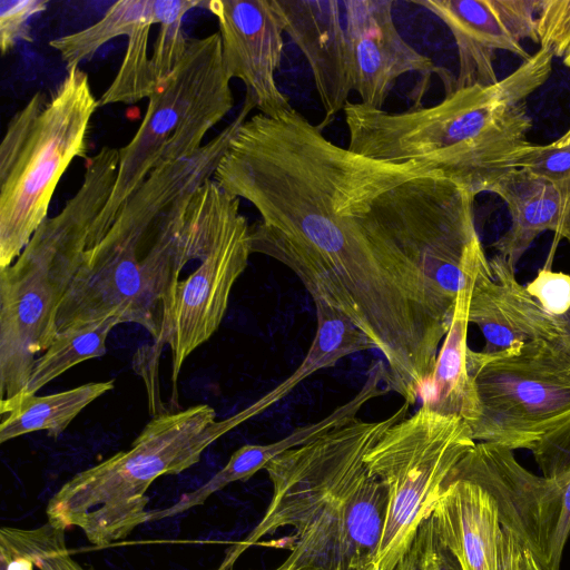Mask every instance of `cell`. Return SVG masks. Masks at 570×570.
<instances>
[{"label": "cell", "instance_id": "cell-12", "mask_svg": "<svg viewBox=\"0 0 570 570\" xmlns=\"http://www.w3.org/2000/svg\"><path fill=\"white\" fill-rule=\"evenodd\" d=\"M239 204L238 197L220 189L209 245L196 269L175 286L156 341L158 348L170 346L175 383L186 358L219 327L232 288L253 254L250 225Z\"/></svg>", "mask_w": 570, "mask_h": 570}, {"label": "cell", "instance_id": "cell-9", "mask_svg": "<svg viewBox=\"0 0 570 570\" xmlns=\"http://www.w3.org/2000/svg\"><path fill=\"white\" fill-rule=\"evenodd\" d=\"M475 445L462 417L421 406L393 424L365 455L389 505L375 570H393L428 518L460 460Z\"/></svg>", "mask_w": 570, "mask_h": 570}, {"label": "cell", "instance_id": "cell-30", "mask_svg": "<svg viewBox=\"0 0 570 570\" xmlns=\"http://www.w3.org/2000/svg\"><path fill=\"white\" fill-rule=\"evenodd\" d=\"M512 164L552 183L570 184V130L548 145H527Z\"/></svg>", "mask_w": 570, "mask_h": 570}, {"label": "cell", "instance_id": "cell-15", "mask_svg": "<svg viewBox=\"0 0 570 570\" xmlns=\"http://www.w3.org/2000/svg\"><path fill=\"white\" fill-rule=\"evenodd\" d=\"M218 21L223 60L230 78L240 79L245 98L265 116L291 108L276 83L284 50V26L272 0H210Z\"/></svg>", "mask_w": 570, "mask_h": 570}, {"label": "cell", "instance_id": "cell-21", "mask_svg": "<svg viewBox=\"0 0 570 570\" xmlns=\"http://www.w3.org/2000/svg\"><path fill=\"white\" fill-rule=\"evenodd\" d=\"M476 275V274H475ZM474 277L460 289L433 372L420 397L422 406L456 415L470 426L480 416V405L466 367L469 306Z\"/></svg>", "mask_w": 570, "mask_h": 570}, {"label": "cell", "instance_id": "cell-31", "mask_svg": "<svg viewBox=\"0 0 570 570\" xmlns=\"http://www.w3.org/2000/svg\"><path fill=\"white\" fill-rule=\"evenodd\" d=\"M537 35L540 48L563 57L570 47V0H540Z\"/></svg>", "mask_w": 570, "mask_h": 570}, {"label": "cell", "instance_id": "cell-26", "mask_svg": "<svg viewBox=\"0 0 570 570\" xmlns=\"http://www.w3.org/2000/svg\"><path fill=\"white\" fill-rule=\"evenodd\" d=\"M155 2V1H154ZM156 24L155 12L140 20L130 36L122 62L114 80L99 98V107L135 104L149 98L158 87L151 57L148 56L149 32Z\"/></svg>", "mask_w": 570, "mask_h": 570}, {"label": "cell", "instance_id": "cell-7", "mask_svg": "<svg viewBox=\"0 0 570 570\" xmlns=\"http://www.w3.org/2000/svg\"><path fill=\"white\" fill-rule=\"evenodd\" d=\"M230 80L219 32L188 39L183 59L158 83L136 134L119 149L116 181L88 243L106 233L122 204L155 168L187 159L203 148L207 132L234 107Z\"/></svg>", "mask_w": 570, "mask_h": 570}, {"label": "cell", "instance_id": "cell-22", "mask_svg": "<svg viewBox=\"0 0 570 570\" xmlns=\"http://www.w3.org/2000/svg\"><path fill=\"white\" fill-rule=\"evenodd\" d=\"M114 387L112 380L90 382L55 394L19 393L1 400L0 442L42 430L58 438L85 407Z\"/></svg>", "mask_w": 570, "mask_h": 570}, {"label": "cell", "instance_id": "cell-20", "mask_svg": "<svg viewBox=\"0 0 570 570\" xmlns=\"http://www.w3.org/2000/svg\"><path fill=\"white\" fill-rule=\"evenodd\" d=\"M507 205L511 225L492 247L517 265L533 240L544 232H554L557 238L570 243V185L539 177L525 169H513L492 188Z\"/></svg>", "mask_w": 570, "mask_h": 570}, {"label": "cell", "instance_id": "cell-27", "mask_svg": "<svg viewBox=\"0 0 570 570\" xmlns=\"http://www.w3.org/2000/svg\"><path fill=\"white\" fill-rule=\"evenodd\" d=\"M0 540L26 556L38 570H91L70 553L65 530L48 522L32 529L2 527Z\"/></svg>", "mask_w": 570, "mask_h": 570}, {"label": "cell", "instance_id": "cell-23", "mask_svg": "<svg viewBox=\"0 0 570 570\" xmlns=\"http://www.w3.org/2000/svg\"><path fill=\"white\" fill-rule=\"evenodd\" d=\"M386 380V365L383 361L374 362L366 374L360 391L347 402L336 407L325 417L303 425L285 438L269 444H245L229 458L227 465L237 481H247L279 454L306 444L320 436L350 423L357 417L361 409L371 400L389 391L381 386Z\"/></svg>", "mask_w": 570, "mask_h": 570}, {"label": "cell", "instance_id": "cell-14", "mask_svg": "<svg viewBox=\"0 0 570 570\" xmlns=\"http://www.w3.org/2000/svg\"><path fill=\"white\" fill-rule=\"evenodd\" d=\"M414 3L443 21L454 38L459 75L452 90L495 83L499 80L494 71L497 51H509L524 61L532 55L521 41L529 39L539 43L540 0H421Z\"/></svg>", "mask_w": 570, "mask_h": 570}, {"label": "cell", "instance_id": "cell-36", "mask_svg": "<svg viewBox=\"0 0 570 570\" xmlns=\"http://www.w3.org/2000/svg\"><path fill=\"white\" fill-rule=\"evenodd\" d=\"M520 570H543L542 567L534 560L533 556L527 551H522Z\"/></svg>", "mask_w": 570, "mask_h": 570}, {"label": "cell", "instance_id": "cell-39", "mask_svg": "<svg viewBox=\"0 0 570 570\" xmlns=\"http://www.w3.org/2000/svg\"><path fill=\"white\" fill-rule=\"evenodd\" d=\"M216 570H218V569H216ZM275 570H283V569L277 568V569H275Z\"/></svg>", "mask_w": 570, "mask_h": 570}, {"label": "cell", "instance_id": "cell-29", "mask_svg": "<svg viewBox=\"0 0 570 570\" xmlns=\"http://www.w3.org/2000/svg\"><path fill=\"white\" fill-rule=\"evenodd\" d=\"M393 570H463L448 547L432 513L419 525L410 546Z\"/></svg>", "mask_w": 570, "mask_h": 570}, {"label": "cell", "instance_id": "cell-8", "mask_svg": "<svg viewBox=\"0 0 570 570\" xmlns=\"http://www.w3.org/2000/svg\"><path fill=\"white\" fill-rule=\"evenodd\" d=\"M466 367L480 405L471 438L510 450L532 448L570 422V334L498 352L468 350Z\"/></svg>", "mask_w": 570, "mask_h": 570}, {"label": "cell", "instance_id": "cell-6", "mask_svg": "<svg viewBox=\"0 0 570 570\" xmlns=\"http://www.w3.org/2000/svg\"><path fill=\"white\" fill-rule=\"evenodd\" d=\"M119 149L102 146L87 159L83 179L62 210L47 217L8 267L0 268V350L31 362L57 332L55 316L90 228L117 177Z\"/></svg>", "mask_w": 570, "mask_h": 570}, {"label": "cell", "instance_id": "cell-10", "mask_svg": "<svg viewBox=\"0 0 570 570\" xmlns=\"http://www.w3.org/2000/svg\"><path fill=\"white\" fill-rule=\"evenodd\" d=\"M403 403L380 421L355 419L306 444L291 449L267 463L273 485L267 509L249 534L233 544L218 570H230L248 548L277 530L299 531L326 504L345 493L367 470L365 455L395 423L407 416Z\"/></svg>", "mask_w": 570, "mask_h": 570}, {"label": "cell", "instance_id": "cell-38", "mask_svg": "<svg viewBox=\"0 0 570 570\" xmlns=\"http://www.w3.org/2000/svg\"><path fill=\"white\" fill-rule=\"evenodd\" d=\"M562 317L566 322L567 330L570 333V311L567 314H564Z\"/></svg>", "mask_w": 570, "mask_h": 570}, {"label": "cell", "instance_id": "cell-2", "mask_svg": "<svg viewBox=\"0 0 570 570\" xmlns=\"http://www.w3.org/2000/svg\"><path fill=\"white\" fill-rule=\"evenodd\" d=\"M247 117L240 110L197 154L155 168L106 233L87 243L57 306V333L115 316L159 338L180 274L202 258L215 227L212 203L193 195Z\"/></svg>", "mask_w": 570, "mask_h": 570}, {"label": "cell", "instance_id": "cell-28", "mask_svg": "<svg viewBox=\"0 0 570 570\" xmlns=\"http://www.w3.org/2000/svg\"><path fill=\"white\" fill-rule=\"evenodd\" d=\"M202 4L204 2L199 0H155L154 12L159 30L151 62L158 83L173 72L186 52L188 39L183 32L184 16Z\"/></svg>", "mask_w": 570, "mask_h": 570}, {"label": "cell", "instance_id": "cell-5", "mask_svg": "<svg viewBox=\"0 0 570 570\" xmlns=\"http://www.w3.org/2000/svg\"><path fill=\"white\" fill-rule=\"evenodd\" d=\"M98 107L88 75L76 67L50 97L37 91L8 122L0 146V268L19 257L47 218L71 161L87 158Z\"/></svg>", "mask_w": 570, "mask_h": 570}, {"label": "cell", "instance_id": "cell-37", "mask_svg": "<svg viewBox=\"0 0 570 570\" xmlns=\"http://www.w3.org/2000/svg\"><path fill=\"white\" fill-rule=\"evenodd\" d=\"M562 61L563 63L570 68V47L568 48V50L566 51V53L563 55L562 57Z\"/></svg>", "mask_w": 570, "mask_h": 570}, {"label": "cell", "instance_id": "cell-35", "mask_svg": "<svg viewBox=\"0 0 570 570\" xmlns=\"http://www.w3.org/2000/svg\"><path fill=\"white\" fill-rule=\"evenodd\" d=\"M36 567L26 556L12 546L0 542V570H35Z\"/></svg>", "mask_w": 570, "mask_h": 570}, {"label": "cell", "instance_id": "cell-18", "mask_svg": "<svg viewBox=\"0 0 570 570\" xmlns=\"http://www.w3.org/2000/svg\"><path fill=\"white\" fill-rule=\"evenodd\" d=\"M469 323L483 334V352L569 333L563 317L546 312L499 254L484 262L474 276Z\"/></svg>", "mask_w": 570, "mask_h": 570}, {"label": "cell", "instance_id": "cell-33", "mask_svg": "<svg viewBox=\"0 0 570 570\" xmlns=\"http://www.w3.org/2000/svg\"><path fill=\"white\" fill-rule=\"evenodd\" d=\"M531 451L543 476L570 482V422L544 435Z\"/></svg>", "mask_w": 570, "mask_h": 570}, {"label": "cell", "instance_id": "cell-40", "mask_svg": "<svg viewBox=\"0 0 570 570\" xmlns=\"http://www.w3.org/2000/svg\"><path fill=\"white\" fill-rule=\"evenodd\" d=\"M570 130V129H569Z\"/></svg>", "mask_w": 570, "mask_h": 570}, {"label": "cell", "instance_id": "cell-32", "mask_svg": "<svg viewBox=\"0 0 570 570\" xmlns=\"http://www.w3.org/2000/svg\"><path fill=\"white\" fill-rule=\"evenodd\" d=\"M46 0L0 1V47L7 53L18 41H31L29 20L47 9Z\"/></svg>", "mask_w": 570, "mask_h": 570}, {"label": "cell", "instance_id": "cell-17", "mask_svg": "<svg viewBox=\"0 0 570 570\" xmlns=\"http://www.w3.org/2000/svg\"><path fill=\"white\" fill-rule=\"evenodd\" d=\"M284 32L312 70L323 109L321 129L344 109L353 91V71L343 1L272 0Z\"/></svg>", "mask_w": 570, "mask_h": 570}, {"label": "cell", "instance_id": "cell-4", "mask_svg": "<svg viewBox=\"0 0 570 570\" xmlns=\"http://www.w3.org/2000/svg\"><path fill=\"white\" fill-rule=\"evenodd\" d=\"M244 422L242 411L216 420L207 404L156 415L129 449L65 482L47 504V522L65 531L78 528L98 548L127 539L147 523L146 493L154 481L191 468L209 445Z\"/></svg>", "mask_w": 570, "mask_h": 570}, {"label": "cell", "instance_id": "cell-3", "mask_svg": "<svg viewBox=\"0 0 570 570\" xmlns=\"http://www.w3.org/2000/svg\"><path fill=\"white\" fill-rule=\"evenodd\" d=\"M553 58L540 48L495 83L452 90L430 107L389 112L348 101L343 109L347 148L379 160L428 166L474 196L491 193L514 169L515 154L531 144L527 102L550 77Z\"/></svg>", "mask_w": 570, "mask_h": 570}, {"label": "cell", "instance_id": "cell-24", "mask_svg": "<svg viewBox=\"0 0 570 570\" xmlns=\"http://www.w3.org/2000/svg\"><path fill=\"white\" fill-rule=\"evenodd\" d=\"M119 324H121L120 321L111 316L57 333L49 347L36 360L32 372L20 393L36 394L72 366L105 355L107 337Z\"/></svg>", "mask_w": 570, "mask_h": 570}, {"label": "cell", "instance_id": "cell-16", "mask_svg": "<svg viewBox=\"0 0 570 570\" xmlns=\"http://www.w3.org/2000/svg\"><path fill=\"white\" fill-rule=\"evenodd\" d=\"M343 6L353 91L362 105L383 109L396 80L405 73H444L401 36L392 0H343Z\"/></svg>", "mask_w": 570, "mask_h": 570}, {"label": "cell", "instance_id": "cell-11", "mask_svg": "<svg viewBox=\"0 0 570 570\" xmlns=\"http://www.w3.org/2000/svg\"><path fill=\"white\" fill-rule=\"evenodd\" d=\"M458 480L475 483L491 495L502 527L543 570H560L570 537V497L559 481L530 472L512 450L489 442H475L445 487Z\"/></svg>", "mask_w": 570, "mask_h": 570}, {"label": "cell", "instance_id": "cell-13", "mask_svg": "<svg viewBox=\"0 0 570 570\" xmlns=\"http://www.w3.org/2000/svg\"><path fill=\"white\" fill-rule=\"evenodd\" d=\"M389 505L384 483L366 470L295 532L283 570H375Z\"/></svg>", "mask_w": 570, "mask_h": 570}, {"label": "cell", "instance_id": "cell-1", "mask_svg": "<svg viewBox=\"0 0 570 570\" xmlns=\"http://www.w3.org/2000/svg\"><path fill=\"white\" fill-rule=\"evenodd\" d=\"M430 175L440 174L343 148L291 107L246 119L213 179L259 213L250 225L252 252L283 264L348 242L360 233L356 217L379 194Z\"/></svg>", "mask_w": 570, "mask_h": 570}, {"label": "cell", "instance_id": "cell-19", "mask_svg": "<svg viewBox=\"0 0 570 570\" xmlns=\"http://www.w3.org/2000/svg\"><path fill=\"white\" fill-rule=\"evenodd\" d=\"M432 515L463 570H520L523 549L502 527L494 500L480 485L449 483Z\"/></svg>", "mask_w": 570, "mask_h": 570}, {"label": "cell", "instance_id": "cell-34", "mask_svg": "<svg viewBox=\"0 0 570 570\" xmlns=\"http://www.w3.org/2000/svg\"><path fill=\"white\" fill-rule=\"evenodd\" d=\"M525 288L549 314L563 316L570 311V275L552 271L550 261Z\"/></svg>", "mask_w": 570, "mask_h": 570}, {"label": "cell", "instance_id": "cell-25", "mask_svg": "<svg viewBox=\"0 0 570 570\" xmlns=\"http://www.w3.org/2000/svg\"><path fill=\"white\" fill-rule=\"evenodd\" d=\"M155 0H120L114 2L94 24L49 42L65 62L67 71L91 59L114 38L129 37L136 24L153 12Z\"/></svg>", "mask_w": 570, "mask_h": 570}]
</instances>
